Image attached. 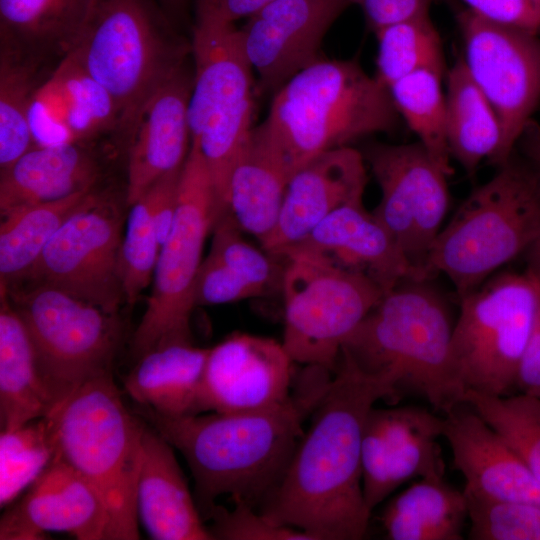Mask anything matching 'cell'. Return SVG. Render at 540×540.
<instances>
[{"mask_svg": "<svg viewBox=\"0 0 540 540\" xmlns=\"http://www.w3.org/2000/svg\"><path fill=\"white\" fill-rule=\"evenodd\" d=\"M397 392L390 379L364 372L341 352L311 424L261 513L313 540L362 539L371 516L362 488L363 429L374 404Z\"/></svg>", "mask_w": 540, "mask_h": 540, "instance_id": "6da1fadb", "label": "cell"}, {"mask_svg": "<svg viewBox=\"0 0 540 540\" xmlns=\"http://www.w3.org/2000/svg\"><path fill=\"white\" fill-rule=\"evenodd\" d=\"M328 376L323 372L314 385L265 409L167 416L139 405L137 413L183 455L200 513L207 515L223 495L254 507L283 476L306 416L331 381Z\"/></svg>", "mask_w": 540, "mask_h": 540, "instance_id": "7a4b0ae2", "label": "cell"}, {"mask_svg": "<svg viewBox=\"0 0 540 540\" xmlns=\"http://www.w3.org/2000/svg\"><path fill=\"white\" fill-rule=\"evenodd\" d=\"M433 278L401 280L368 312L341 352L364 372L420 393L446 413L464 391L450 362L454 321L446 296Z\"/></svg>", "mask_w": 540, "mask_h": 540, "instance_id": "3957f363", "label": "cell"}, {"mask_svg": "<svg viewBox=\"0 0 540 540\" xmlns=\"http://www.w3.org/2000/svg\"><path fill=\"white\" fill-rule=\"evenodd\" d=\"M397 116L389 89L356 60L320 59L274 93L262 124L292 176L325 151L393 131Z\"/></svg>", "mask_w": 540, "mask_h": 540, "instance_id": "277c9868", "label": "cell"}, {"mask_svg": "<svg viewBox=\"0 0 540 540\" xmlns=\"http://www.w3.org/2000/svg\"><path fill=\"white\" fill-rule=\"evenodd\" d=\"M539 238L540 186L526 161L513 154L466 197L440 230L426 276H447L460 299Z\"/></svg>", "mask_w": 540, "mask_h": 540, "instance_id": "5b68a950", "label": "cell"}, {"mask_svg": "<svg viewBox=\"0 0 540 540\" xmlns=\"http://www.w3.org/2000/svg\"><path fill=\"white\" fill-rule=\"evenodd\" d=\"M52 414L58 456L104 502L111 540L139 539L136 486L145 421L128 410L112 374L87 382Z\"/></svg>", "mask_w": 540, "mask_h": 540, "instance_id": "8992f818", "label": "cell"}, {"mask_svg": "<svg viewBox=\"0 0 540 540\" xmlns=\"http://www.w3.org/2000/svg\"><path fill=\"white\" fill-rule=\"evenodd\" d=\"M188 51L191 46L168 35L147 0H96L67 56L113 97L118 132L126 137L141 105L185 63Z\"/></svg>", "mask_w": 540, "mask_h": 540, "instance_id": "52a82bcc", "label": "cell"}, {"mask_svg": "<svg viewBox=\"0 0 540 540\" xmlns=\"http://www.w3.org/2000/svg\"><path fill=\"white\" fill-rule=\"evenodd\" d=\"M191 52L195 69L188 107L190 145L206 161L222 217L228 213L233 166L253 129V69L234 23L196 19Z\"/></svg>", "mask_w": 540, "mask_h": 540, "instance_id": "ba28073f", "label": "cell"}, {"mask_svg": "<svg viewBox=\"0 0 540 540\" xmlns=\"http://www.w3.org/2000/svg\"><path fill=\"white\" fill-rule=\"evenodd\" d=\"M459 306L450 345L456 380L464 394L507 395L537 319L540 280L527 270L500 272L461 297Z\"/></svg>", "mask_w": 540, "mask_h": 540, "instance_id": "9c48e42d", "label": "cell"}, {"mask_svg": "<svg viewBox=\"0 0 540 540\" xmlns=\"http://www.w3.org/2000/svg\"><path fill=\"white\" fill-rule=\"evenodd\" d=\"M9 294L30 338L54 412L87 382L112 374L123 335L118 314L47 285L33 284Z\"/></svg>", "mask_w": 540, "mask_h": 540, "instance_id": "30bf717a", "label": "cell"}, {"mask_svg": "<svg viewBox=\"0 0 540 540\" xmlns=\"http://www.w3.org/2000/svg\"><path fill=\"white\" fill-rule=\"evenodd\" d=\"M220 218L210 171L199 149L191 145L179 179L176 215L159 251L147 307L133 334L136 356L162 344L191 342L195 280L205 238Z\"/></svg>", "mask_w": 540, "mask_h": 540, "instance_id": "8fae6325", "label": "cell"}, {"mask_svg": "<svg viewBox=\"0 0 540 540\" xmlns=\"http://www.w3.org/2000/svg\"><path fill=\"white\" fill-rule=\"evenodd\" d=\"M284 259L282 344L294 363L335 372L343 343L384 293L366 275L318 258Z\"/></svg>", "mask_w": 540, "mask_h": 540, "instance_id": "7c38bea8", "label": "cell"}, {"mask_svg": "<svg viewBox=\"0 0 540 540\" xmlns=\"http://www.w3.org/2000/svg\"><path fill=\"white\" fill-rule=\"evenodd\" d=\"M122 216L95 191L53 235L23 278L118 314L124 299Z\"/></svg>", "mask_w": 540, "mask_h": 540, "instance_id": "4fadbf2b", "label": "cell"}, {"mask_svg": "<svg viewBox=\"0 0 540 540\" xmlns=\"http://www.w3.org/2000/svg\"><path fill=\"white\" fill-rule=\"evenodd\" d=\"M361 152L381 193L373 215L396 241L417 277L429 278L427 259L450 204L448 175L419 141L371 143Z\"/></svg>", "mask_w": 540, "mask_h": 540, "instance_id": "5bb4252c", "label": "cell"}, {"mask_svg": "<svg viewBox=\"0 0 540 540\" xmlns=\"http://www.w3.org/2000/svg\"><path fill=\"white\" fill-rule=\"evenodd\" d=\"M465 66L495 110L507 159L540 104V33L485 19L458 16Z\"/></svg>", "mask_w": 540, "mask_h": 540, "instance_id": "9a60e30c", "label": "cell"}, {"mask_svg": "<svg viewBox=\"0 0 540 540\" xmlns=\"http://www.w3.org/2000/svg\"><path fill=\"white\" fill-rule=\"evenodd\" d=\"M443 417L418 406L373 407L361 447L362 488L372 511L402 484L443 477Z\"/></svg>", "mask_w": 540, "mask_h": 540, "instance_id": "2e32d148", "label": "cell"}, {"mask_svg": "<svg viewBox=\"0 0 540 540\" xmlns=\"http://www.w3.org/2000/svg\"><path fill=\"white\" fill-rule=\"evenodd\" d=\"M349 0H275L238 28L244 55L258 75V92H276L320 60V47Z\"/></svg>", "mask_w": 540, "mask_h": 540, "instance_id": "e0dca14e", "label": "cell"}, {"mask_svg": "<svg viewBox=\"0 0 540 540\" xmlns=\"http://www.w3.org/2000/svg\"><path fill=\"white\" fill-rule=\"evenodd\" d=\"M292 363L282 343L248 333H234L210 348L198 414L265 409L290 397Z\"/></svg>", "mask_w": 540, "mask_h": 540, "instance_id": "ac0fdd59", "label": "cell"}, {"mask_svg": "<svg viewBox=\"0 0 540 540\" xmlns=\"http://www.w3.org/2000/svg\"><path fill=\"white\" fill-rule=\"evenodd\" d=\"M65 532L78 540H111L106 506L58 454L0 521L1 540H39Z\"/></svg>", "mask_w": 540, "mask_h": 540, "instance_id": "d6986e66", "label": "cell"}, {"mask_svg": "<svg viewBox=\"0 0 540 540\" xmlns=\"http://www.w3.org/2000/svg\"><path fill=\"white\" fill-rule=\"evenodd\" d=\"M367 180L362 152L350 146L325 151L301 166L289 179L277 223L261 243L263 250L280 257L335 210L363 202Z\"/></svg>", "mask_w": 540, "mask_h": 540, "instance_id": "ffe728a7", "label": "cell"}, {"mask_svg": "<svg viewBox=\"0 0 540 540\" xmlns=\"http://www.w3.org/2000/svg\"><path fill=\"white\" fill-rule=\"evenodd\" d=\"M194 74L185 63L144 101L126 135L128 205L164 175L182 169L190 150L188 107Z\"/></svg>", "mask_w": 540, "mask_h": 540, "instance_id": "44dd1931", "label": "cell"}, {"mask_svg": "<svg viewBox=\"0 0 540 540\" xmlns=\"http://www.w3.org/2000/svg\"><path fill=\"white\" fill-rule=\"evenodd\" d=\"M443 417V438L467 497L540 506V482L509 444L468 404Z\"/></svg>", "mask_w": 540, "mask_h": 540, "instance_id": "7402d4cb", "label": "cell"}, {"mask_svg": "<svg viewBox=\"0 0 540 540\" xmlns=\"http://www.w3.org/2000/svg\"><path fill=\"white\" fill-rule=\"evenodd\" d=\"M119 124L113 97L69 56L38 87L29 110L35 146L84 144L118 132Z\"/></svg>", "mask_w": 540, "mask_h": 540, "instance_id": "603a6c76", "label": "cell"}, {"mask_svg": "<svg viewBox=\"0 0 540 540\" xmlns=\"http://www.w3.org/2000/svg\"><path fill=\"white\" fill-rule=\"evenodd\" d=\"M292 254L318 258L362 273L384 294L401 280L417 277L396 241L373 213L365 209L363 202L335 210L280 257Z\"/></svg>", "mask_w": 540, "mask_h": 540, "instance_id": "cb8c5ba5", "label": "cell"}, {"mask_svg": "<svg viewBox=\"0 0 540 540\" xmlns=\"http://www.w3.org/2000/svg\"><path fill=\"white\" fill-rule=\"evenodd\" d=\"M136 511L138 521L152 539H212L189 491L173 446L147 423L142 436Z\"/></svg>", "mask_w": 540, "mask_h": 540, "instance_id": "d4e9b609", "label": "cell"}, {"mask_svg": "<svg viewBox=\"0 0 540 540\" xmlns=\"http://www.w3.org/2000/svg\"><path fill=\"white\" fill-rule=\"evenodd\" d=\"M291 171L264 125L253 127L233 166L227 211L260 244L273 231Z\"/></svg>", "mask_w": 540, "mask_h": 540, "instance_id": "484cf974", "label": "cell"}, {"mask_svg": "<svg viewBox=\"0 0 540 540\" xmlns=\"http://www.w3.org/2000/svg\"><path fill=\"white\" fill-rule=\"evenodd\" d=\"M98 176L97 162L84 144L33 146L1 171V216L91 190Z\"/></svg>", "mask_w": 540, "mask_h": 540, "instance_id": "4316f807", "label": "cell"}, {"mask_svg": "<svg viewBox=\"0 0 540 540\" xmlns=\"http://www.w3.org/2000/svg\"><path fill=\"white\" fill-rule=\"evenodd\" d=\"M209 350L192 342H171L150 349L126 376V393L140 406L163 415L198 414Z\"/></svg>", "mask_w": 540, "mask_h": 540, "instance_id": "83f0119b", "label": "cell"}, {"mask_svg": "<svg viewBox=\"0 0 540 540\" xmlns=\"http://www.w3.org/2000/svg\"><path fill=\"white\" fill-rule=\"evenodd\" d=\"M96 0H0L1 46L44 64L71 51Z\"/></svg>", "mask_w": 540, "mask_h": 540, "instance_id": "f1b7e54d", "label": "cell"}, {"mask_svg": "<svg viewBox=\"0 0 540 540\" xmlns=\"http://www.w3.org/2000/svg\"><path fill=\"white\" fill-rule=\"evenodd\" d=\"M445 103L450 156L470 177L483 161L498 168L509 160L504 154L498 116L464 61H458L448 72Z\"/></svg>", "mask_w": 540, "mask_h": 540, "instance_id": "f546056e", "label": "cell"}, {"mask_svg": "<svg viewBox=\"0 0 540 540\" xmlns=\"http://www.w3.org/2000/svg\"><path fill=\"white\" fill-rule=\"evenodd\" d=\"M55 404L39 370L34 350L19 315L6 296L0 310V424L17 428L50 415Z\"/></svg>", "mask_w": 540, "mask_h": 540, "instance_id": "4dcf8cb0", "label": "cell"}, {"mask_svg": "<svg viewBox=\"0 0 540 540\" xmlns=\"http://www.w3.org/2000/svg\"><path fill=\"white\" fill-rule=\"evenodd\" d=\"M467 518L464 491L443 477H425L390 500L380 521L389 540H461Z\"/></svg>", "mask_w": 540, "mask_h": 540, "instance_id": "1f68e13d", "label": "cell"}, {"mask_svg": "<svg viewBox=\"0 0 540 540\" xmlns=\"http://www.w3.org/2000/svg\"><path fill=\"white\" fill-rule=\"evenodd\" d=\"M94 189L22 207L2 216L0 227L1 286L20 280L37 261L62 224L80 209Z\"/></svg>", "mask_w": 540, "mask_h": 540, "instance_id": "d6a6232c", "label": "cell"}, {"mask_svg": "<svg viewBox=\"0 0 540 540\" xmlns=\"http://www.w3.org/2000/svg\"><path fill=\"white\" fill-rule=\"evenodd\" d=\"M441 76V69L424 68L400 78L388 89L398 114L449 176L453 169L446 138V103Z\"/></svg>", "mask_w": 540, "mask_h": 540, "instance_id": "836d02e7", "label": "cell"}, {"mask_svg": "<svg viewBox=\"0 0 540 540\" xmlns=\"http://www.w3.org/2000/svg\"><path fill=\"white\" fill-rule=\"evenodd\" d=\"M43 63L1 46L0 53V168H8L34 146L29 110L41 85Z\"/></svg>", "mask_w": 540, "mask_h": 540, "instance_id": "e575fe53", "label": "cell"}, {"mask_svg": "<svg viewBox=\"0 0 540 540\" xmlns=\"http://www.w3.org/2000/svg\"><path fill=\"white\" fill-rule=\"evenodd\" d=\"M58 454L54 414L17 428L1 430L0 507L11 505L48 468Z\"/></svg>", "mask_w": 540, "mask_h": 540, "instance_id": "d590c367", "label": "cell"}, {"mask_svg": "<svg viewBox=\"0 0 540 540\" xmlns=\"http://www.w3.org/2000/svg\"><path fill=\"white\" fill-rule=\"evenodd\" d=\"M374 33L378 41L374 77L383 86L389 88L420 69H443L440 37L429 15L395 22Z\"/></svg>", "mask_w": 540, "mask_h": 540, "instance_id": "8d00e7d4", "label": "cell"}, {"mask_svg": "<svg viewBox=\"0 0 540 540\" xmlns=\"http://www.w3.org/2000/svg\"><path fill=\"white\" fill-rule=\"evenodd\" d=\"M462 403L471 406L509 444L540 482V398L466 391Z\"/></svg>", "mask_w": 540, "mask_h": 540, "instance_id": "74e56055", "label": "cell"}, {"mask_svg": "<svg viewBox=\"0 0 540 540\" xmlns=\"http://www.w3.org/2000/svg\"><path fill=\"white\" fill-rule=\"evenodd\" d=\"M213 230L208 254L257 289L261 296L281 291L284 267L276 263L273 255L246 241L229 214L222 216Z\"/></svg>", "mask_w": 540, "mask_h": 540, "instance_id": "f35d334b", "label": "cell"}, {"mask_svg": "<svg viewBox=\"0 0 540 540\" xmlns=\"http://www.w3.org/2000/svg\"><path fill=\"white\" fill-rule=\"evenodd\" d=\"M160 246L157 240L149 195L131 205L122 241L121 267L125 302L133 306L154 275Z\"/></svg>", "mask_w": 540, "mask_h": 540, "instance_id": "ab89813d", "label": "cell"}, {"mask_svg": "<svg viewBox=\"0 0 540 540\" xmlns=\"http://www.w3.org/2000/svg\"><path fill=\"white\" fill-rule=\"evenodd\" d=\"M467 499L471 522L469 538L472 540H540V506Z\"/></svg>", "mask_w": 540, "mask_h": 540, "instance_id": "60d3db41", "label": "cell"}, {"mask_svg": "<svg viewBox=\"0 0 540 540\" xmlns=\"http://www.w3.org/2000/svg\"><path fill=\"white\" fill-rule=\"evenodd\" d=\"M231 510L215 505L207 514L212 519L208 530L212 539L221 540H313L305 532L277 525L261 512L241 502H234Z\"/></svg>", "mask_w": 540, "mask_h": 540, "instance_id": "b9f144b4", "label": "cell"}, {"mask_svg": "<svg viewBox=\"0 0 540 540\" xmlns=\"http://www.w3.org/2000/svg\"><path fill=\"white\" fill-rule=\"evenodd\" d=\"M261 297L257 289L210 254L202 261L194 285L196 306L219 305Z\"/></svg>", "mask_w": 540, "mask_h": 540, "instance_id": "7bdbcfd3", "label": "cell"}, {"mask_svg": "<svg viewBox=\"0 0 540 540\" xmlns=\"http://www.w3.org/2000/svg\"><path fill=\"white\" fill-rule=\"evenodd\" d=\"M485 19L540 33V14L529 0H462Z\"/></svg>", "mask_w": 540, "mask_h": 540, "instance_id": "ee69618b", "label": "cell"}, {"mask_svg": "<svg viewBox=\"0 0 540 540\" xmlns=\"http://www.w3.org/2000/svg\"><path fill=\"white\" fill-rule=\"evenodd\" d=\"M432 0H349L361 8L368 27L373 31L413 17L429 15Z\"/></svg>", "mask_w": 540, "mask_h": 540, "instance_id": "f6af8a7d", "label": "cell"}, {"mask_svg": "<svg viewBox=\"0 0 540 540\" xmlns=\"http://www.w3.org/2000/svg\"><path fill=\"white\" fill-rule=\"evenodd\" d=\"M181 171L182 169L164 175L147 191L160 248L171 231L176 215Z\"/></svg>", "mask_w": 540, "mask_h": 540, "instance_id": "bcb514c9", "label": "cell"}, {"mask_svg": "<svg viewBox=\"0 0 540 540\" xmlns=\"http://www.w3.org/2000/svg\"><path fill=\"white\" fill-rule=\"evenodd\" d=\"M275 0H196V19L234 23L248 18Z\"/></svg>", "mask_w": 540, "mask_h": 540, "instance_id": "7dc6e473", "label": "cell"}, {"mask_svg": "<svg viewBox=\"0 0 540 540\" xmlns=\"http://www.w3.org/2000/svg\"><path fill=\"white\" fill-rule=\"evenodd\" d=\"M520 393L540 398V307L516 379Z\"/></svg>", "mask_w": 540, "mask_h": 540, "instance_id": "c3c4849f", "label": "cell"}, {"mask_svg": "<svg viewBox=\"0 0 540 540\" xmlns=\"http://www.w3.org/2000/svg\"><path fill=\"white\" fill-rule=\"evenodd\" d=\"M517 146L540 186V127L533 119L524 128Z\"/></svg>", "mask_w": 540, "mask_h": 540, "instance_id": "681fc988", "label": "cell"}, {"mask_svg": "<svg viewBox=\"0 0 540 540\" xmlns=\"http://www.w3.org/2000/svg\"><path fill=\"white\" fill-rule=\"evenodd\" d=\"M523 255L526 270L540 280V238Z\"/></svg>", "mask_w": 540, "mask_h": 540, "instance_id": "f907efd6", "label": "cell"}, {"mask_svg": "<svg viewBox=\"0 0 540 540\" xmlns=\"http://www.w3.org/2000/svg\"><path fill=\"white\" fill-rule=\"evenodd\" d=\"M164 2L171 7H179L184 2V0H164Z\"/></svg>", "mask_w": 540, "mask_h": 540, "instance_id": "816d5d0a", "label": "cell"}, {"mask_svg": "<svg viewBox=\"0 0 540 540\" xmlns=\"http://www.w3.org/2000/svg\"><path fill=\"white\" fill-rule=\"evenodd\" d=\"M529 2L532 4V6L538 11L540 14V0H529Z\"/></svg>", "mask_w": 540, "mask_h": 540, "instance_id": "f5cc1de1", "label": "cell"}]
</instances>
